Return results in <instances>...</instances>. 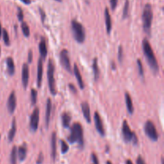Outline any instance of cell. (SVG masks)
I'll use <instances>...</instances> for the list:
<instances>
[{
    "instance_id": "cell-22",
    "label": "cell",
    "mask_w": 164,
    "mask_h": 164,
    "mask_svg": "<svg viewBox=\"0 0 164 164\" xmlns=\"http://www.w3.org/2000/svg\"><path fill=\"white\" fill-rule=\"evenodd\" d=\"M125 101H126V109H127V111L129 112V114L132 115L134 113L133 102H132L131 97V95L127 92L125 93Z\"/></svg>"
},
{
    "instance_id": "cell-47",
    "label": "cell",
    "mask_w": 164,
    "mask_h": 164,
    "mask_svg": "<svg viewBox=\"0 0 164 164\" xmlns=\"http://www.w3.org/2000/svg\"><path fill=\"white\" fill-rule=\"evenodd\" d=\"M56 1H58V2H61L62 0H56Z\"/></svg>"
},
{
    "instance_id": "cell-11",
    "label": "cell",
    "mask_w": 164,
    "mask_h": 164,
    "mask_svg": "<svg viewBox=\"0 0 164 164\" xmlns=\"http://www.w3.org/2000/svg\"><path fill=\"white\" fill-rule=\"evenodd\" d=\"M16 104H17V99H16V92L12 91L10 94L7 99V110L10 114H12L16 111Z\"/></svg>"
},
{
    "instance_id": "cell-31",
    "label": "cell",
    "mask_w": 164,
    "mask_h": 164,
    "mask_svg": "<svg viewBox=\"0 0 164 164\" xmlns=\"http://www.w3.org/2000/svg\"><path fill=\"white\" fill-rule=\"evenodd\" d=\"M128 11H129V1L126 0L124 4L123 12H122V19H126L128 16Z\"/></svg>"
},
{
    "instance_id": "cell-43",
    "label": "cell",
    "mask_w": 164,
    "mask_h": 164,
    "mask_svg": "<svg viewBox=\"0 0 164 164\" xmlns=\"http://www.w3.org/2000/svg\"><path fill=\"white\" fill-rule=\"evenodd\" d=\"M111 67H112V70H115L116 69V67H115V64L114 62H112V63H111Z\"/></svg>"
},
{
    "instance_id": "cell-46",
    "label": "cell",
    "mask_w": 164,
    "mask_h": 164,
    "mask_svg": "<svg viewBox=\"0 0 164 164\" xmlns=\"http://www.w3.org/2000/svg\"><path fill=\"white\" fill-rule=\"evenodd\" d=\"M106 164H112V163H111V161H107V163Z\"/></svg>"
},
{
    "instance_id": "cell-17",
    "label": "cell",
    "mask_w": 164,
    "mask_h": 164,
    "mask_svg": "<svg viewBox=\"0 0 164 164\" xmlns=\"http://www.w3.org/2000/svg\"><path fill=\"white\" fill-rule=\"evenodd\" d=\"M73 71H74V76H75V78H76L77 82H78V86H79V87L82 90V89H84V86H84V82L83 80H82L80 71H79V69H78V66H77L76 64H74V69H73Z\"/></svg>"
},
{
    "instance_id": "cell-33",
    "label": "cell",
    "mask_w": 164,
    "mask_h": 164,
    "mask_svg": "<svg viewBox=\"0 0 164 164\" xmlns=\"http://www.w3.org/2000/svg\"><path fill=\"white\" fill-rule=\"evenodd\" d=\"M118 59L119 63H122V59H123V50H122V47H118Z\"/></svg>"
},
{
    "instance_id": "cell-25",
    "label": "cell",
    "mask_w": 164,
    "mask_h": 164,
    "mask_svg": "<svg viewBox=\"0 0 164 164\" xmlns=\"http://www.w3.org/2000/svg\"><path fill=\"white\" fill-rule=\"evenodd\" d=\"M7 67V72L8 74L11 76L16 72V67H15V63L14 60L11 57H8L6 60Z\"/></svg>"
},
{
    "instance_id": "cell-26",
    "label": "cell",
    "mask_w": 164,
    "mask_h": 164,
    "mask_svg": "<svg viewBox=\"0 0 164 164\" xmlns=\"http://www.w3.org/2000/svg\"><path fill=\"white\" fill-rule=\"evenodd\" d=\"M17 147L15 146L13 147L11 152V156H10V162L11 164H17Z\"/></svg>"
},
{
    "instance_id": "cell-19",
    "label": "cell",
    "mask_w": 164,
    "mask_h": 164,
    "mask_svg": "<svg viewBox=\"0 0 164 164\" xmlns=\"http://www.w3.org/2000/svg\"><path fill=\"white\" fill-rule=\"evenodd\" d=\"M17 155L19 156V160L20 161H23L25 160V158L27 157V143H23L20 147H19L17 151Z\"/></svg>"
},
{
    "instance_id": "cell-37",
    "label": "cell",
    "mask_w": 164,
    "mask_h": 164,
    "mask_svg": "<svg viewBox=\"0 0 164 164\" xmlns=\"http://www.w3.org/2000/svg\"><path fill=\"white\" fill-rule=\"evenodd\" d=\"M33 59V52L31 50H29L28 51V59H27V63H31Z\"/></svg>"
},
{
    "instance_id": "cell-10",
    "label": "cell",
    "mask_w": 164,
    "mask_h": 164,
    "mask_svg": "<svg viewBox=\"0 0 164 164\" xmlns=\"http://www.w3.org/2000/svg\"><path fill=\"white\" fill-rule=\"evenodd\" d=\"M94 121H95V128L97 131L99 132V134L101 136H105L106 131L105 129H104V126H103V121H102V118L99 115V113L96 111L94 115Z\"/></svg>"
},
{
    "instance_id": "cell-45",
    "label": "cell",
    "mask_w": 164,
    "mask_h": 164,
    "mask_svg": "<svg viewBox=\"0 0 164 164\" xmlns=\"http://www.w3.org/2000/svg\"><path fill=\"white\" fill-rule=\"evenodd\" d=\"M126 164H133V162H132L130 159H127L126 162Z\"/></svg>"
},
{
    "instance_id": "cell-2",
    "label": "cell",
    "mask_w": 164,
    "mask_h": 164,
    "mask_svg": "<svg viewBox=\"0 0 164 164\" xmlns=\"http://www.w3.org/2000/svg\"><path fill=\"white\" fill-rule=\"evenodd\" d=\"M69 143H77L78 147L81 149L83 148L84 139H83V130L82 126L78 122H74L71 128V133L67 137Z\"/></svg>"
},
{
    "instance_id": "cell-40",
    "label": "cell",
    "mask_w": 164,
    "mask_h": 164,
    "mask_svg": "<svg viewBox=\"0 0 164 164\" xmlns=\"http://www.w3.org/2000/svg\"><path fill=\"white\" fill-rule=\"evenodd\" d=\"M136 164H146L145 161H144V159L143 158V157L142 156H139L137 158V159H136Z\"/></svg>"
},
{
    "instance_id": "cell-28",
    "label": "cell",
    "mask_w": 164,
    "mask_h": 164,
    "mask_svg": "<svg viewBox=\"0 0 164 164\" xmlns=\"http://www.w3.org/2000/svg\"><path fill=\"white\" fill-rule=\"evenodd\" d=\"M2 39H3L4 43L6 44L7 46H9L10 43H11V41H10L9 34H8V32L6 29H2Z\"/></svg>"
},
{
    "instance_id": "cell-39",
    "label": "cell",
    "mask_w": 164,
    "mask_h": 164,
    "mask_svg": "<svg viewBox=\"0 0 164 164\" xmlns=\"http://www.w3.org/2000/svg\"><path fill=\"white\" fill-rule=\"evenodd\" d=\"M39 13H40L42 22V23H44V22H45V18H46V15H45V12H44L43 10H42L41 8H39Z\"/></svg>"
},
{
    "instance_id": "cell-44",
    "label": "cell",
    "mask_w": 164,
    "mask_h": 164,
    "mask_svg": "<svg viewBox=\"0 0 164 164\" xmlns=\"http://www.w3.org/2000/svg\"><path fill=\"white\" fill-rule=\"evenodd\" d=\"M2 25H1V23H0V37L2 36Z\"/></svg>"
},
{
    "instance_id": "cell-35",
    "label": "cell",
    "mask_w": 164,
    "mask_h": 164,
    "mask_svg": "<svg viewBox=\"0 0 164 164\" xmlns=\"http://www.w3.org/2000/svg\"><path fill=\"white\" fill-rule=\"evenodd\" d=\"M43 160H44L43 154H42V152H40V154H39V155H38V159L36 160V164H42V162H43Z\"/></svg>"
},
{
    "instance_id": "cell-21",
    "label": "cell",
    "mask_w": 164,
    "mask_h": 164,
    "mask_svg": "<svg viewBox=\"0 0 164 164\" xmlns=\"http://www.w3.org/2000/svg\"><path fill=\"white\" fill-rule=\"evenodd\" d=\"M62 125L64 128L70 127V124L71 121V115L68 112H63L61 115Z\"/></svg>"
},
{
    "instance_id": "cell-15",
    "label": "cell",
    "mask_w": 164,
    "mask_h": 164,
    "mask_svg": "<svg viewBox=\"0 0 164 164\" xmlns=\"http://www.w3.org/2000/svg\"><path fill=\"white\" fill-rule=\"evenodd\" d=\"M42 74H43V65H42V59H38V72H37V86L38 88L41 87L42 80Z\"/></svg>"
},
{
    "instance_id": "cell-41",
    "label": "cell",
    "mask_w": 164,
    "mask_h": 164,
    "mask_svg": "<svg viewBox=\"0 0 164 164\" xmlns=\"http://www.w3.org/2000/svg\"><path fill=\"white\" fill-rule=\"evenodd\" d=\"M110 1H111V9L115 10L117 6V3H118V0H110Z\"/></svg>"
},
{
    "instance_id": "cell-12",
    "label": "cell",
    "mask_w": 164,
    "mask_h": 164,
    "mask_svg": "<svg viewBox=\"0 0 164 164\" xmlns=\"http://www.w3.org/2000/svg\"><path fill=\"white\" fill-rule=\"evenodd\" d=\"M29 82V67L28 64L24 63L22 67V83L24 89H27Z\"/></svg>"
},
{
    "instance_id": "cell-7",
    "label": "cell",
    "mask_w": 164,
    "mask_h": 164,
    "mask_svg": "<svg viewBox=\"0 0 164 164\" xmlns=\"http://www.w3.org/2000/svg\"><path fill=\"white\" fill-rule=\"evenodd\" d=\"M144 132L151 141L156 142L158 140V135L156 127H155V124L151 120H147L144 124Z\"/></svg>"
},
{
    "instance_id": "cell-23",
    "label": "cell",
    "mask_w": 164,
    "mask_h": 164,
    "mask_svg": "<svg viewBox=\"0 0 164 164\" xmlns=\"http://www.w3.org/2000/svg\"><path fill=\"white\" fill-rule=\"evenodd\" d=\"M16 131H17V124H16V118H14L11 122V130L9 131V133H8V140L10 142L13 141L14 138L16 136Z\"/></svg>"
},
{
    "instance_id": "cell-36",
    "label": "cell",
    "mask_w": 164,
    "mask_h": 164,
    "mask_svg": "<svg viewBox=\"0 0 164 164\" xmlns=\"http://www.w3.org/2000/svg\"><path fill=\"white\" fill-rule=\"evenodd\" d=\"M91 159L92 162H93V164H99L97 155H96L95 153H92L91 154Z\"/></svg>"
},
{
    "instance_id": "cell-20",
    "label": "cell",
    "mask_w": 164,
    "mask_h": 164,
    "mask_svg": "<svg viewBox=\"0 0 164 164\" xmlns=\"http://www.w3.org/2000/svg\"><path fill=\"white\" fill-rule=\"evenodd\" d=\"M52 109V103L51 99H47L46 107V115H45V122H46V126L48 127L50 123V119H51V114Z\"/></svg>"
},
{
    "instance_id": "cell-34",
    "label": "cell",
    "mask_w": 164,
    "mask_h": 164,
    "mask_svg": "<svg viewBox=\"0 0 164 164\" xmlns=\"http://www.w3.org/2000/svg\"><path fill=\"white\" fill-rule=\"evenodd\" d=\"M17 17L19 19V20L20 22H23V17H24V14H23V10L21 7H18V13H17Z\"/></svg>"
},
{
    "instance_id": "cell-14",
    "label": "cell",
    "mask_w": 164,
    "mask_h": 164,
    "mask_svg": "<svg viewBox=\"0 0 164 164\" xmlns=\"http://www.w3.org/2000/svg\"><path fill=\"white\" fill-rule=\"evenodd\" d=\"M51 146V157L53 160L55 161L56 158V154H57V135H56V132L52 133Z\"/></svg>"
},
{
    "instance_id": "cell-30",
    "label": "cell",
    "mask_w": 164,
    "mask_h": 164,
    "mask_svg": "<svg viewBox=\"0 0 164 164\" xmlns=\"http://www.w3.org/2000/svg\"><path fill=\"white\" fill-rule=\"evenodd\" d=\"M137 66L139 74H140L142 78H143V76H144V70H143V63H142V61L140 59H137Z\"/></svg>"
},
{
    "instance_id": "cell-38",
    "label": "cell",
    "mask_w": 164,
    "mask_h": 164,
    "mask_svg": "<svg viewBox=\"0 0 164 164\" xmlns=\"http://www.w3.org/2000/svg\"><path fill=\"white\" fill-rule=\"evenodd\" d=\"M68 86H69V88H70V91H71L72 93H74V94L78 93V91H77V89L75 88V86H74L72 83H69Z\"/></svg>"
},
{
    "instance_id": "cell-42",
    "label": "cell",
    "mask_w": 164,
    "mask_h": 164,
    "mask_svg": "<svg viewBox=\"0 0 164 164\" xmlns=\"http://www.w3.org/2000/svg\"><path fill=\"white\" fill-rule=\"evenodd\" d=\"M21 1L23 2V3L27 4V5H29V4L31 2V0H21Z\"/></svg>"
},
{
    "instance_id": "cell-48",
    "label": "cell",
    "mask_w": 164,
    "mask_h": 164,
    "mask_svg": "<svg viewBox=\"0 0 164 164\" xmlns=\"http://www.w3.org/2000/svg\"><path fill=\"white\" fill-rule=\"evenodd\" d=\"M0 54H1V47H0Z\"/></svg>"
},
{
    "instance_id": "cell-32",
    "label": "cell",
    "mask_w": 164,
    "mask_h": 164,
    "mask_svg": "<svg viewBox=\"0 0 164 164\" xmlns=\"http://www.w3.org/2000/svg\"><path fill=\"white\" fill-rule=\"evenodd\" d=\"M60 143H61V152L63 153V154H66V153L69 151L68 144H67V143H66V141H64V140H61Z\"/></svg>"
},
{
    "instance_id": "cell-4",
    "label": "cell",
    "mask_w": 164,
    "mask_h": 164,
    "mask_svg": "<svg viewBox=\"0 0 164 164\" xmlns=\"http://www.w3.org/2000/svg\"><path fill=\"white\" fill-rule=\"evenodd\" d=\"M71 31L73 37L78 43H82L86 39V31L83 26L75 19L71 21Z\"/></svg>"
},
{
    "instance_id": "cell-18",
    "label": "cell",
    "mask_w": 164,
    "mask_h": 164,
    "mask_svg": "<svg viewBox=\"0 0 164 164\" xmlns=\"http://www.w3.org/2000/svg\"><path fill=\"white\" fill-rule=\"evenodd\" d=\"M38 49H39V53H40L41 58L42 59H46V57L47 56V47L46 40L45 38H42L39 42V46H38Z\"/></svg>"
},
{
    "instance_id": "cell-9",
    "label": "cell",
    "mask_w": 164,
    "mask_h": 164,
    "mask_svg": "<svg viewBox=\"0 0 164 164\" xmlns=\"http://www.w3.org/2000/svg\"><path fill=\"white\" fill-rule=\"evenodd\" d=\"M38 123H39V109L38 107H35L30 118L29 126L31 131L35 132L38 130Z\"/></svg>"
},
{
    "instance_id": "cell-6",
    "label": "cell",
    "mask_w": 164,
    "mask_h": 164,
    "mask_svg": "<svg viewBox=\"0 0 164 164\" xmlns=\"http://www.w3.org/2000/svg\"><path fill=\"white\" fill-rule=\"evenodd\" d=\"M122 133L125 143H132L134 145H137L138 143H139L137 135L135 132L131 131L126 120H124L122 122Z\"/></svg>"
},
{
    "instance_id": "cell-29",
    "label": "cell",
    "mask_w": 164,
    "mask_h": 164,
    "mask_svg": "<svg viewBox=\"0 0 164 164\" xmlns=\"http://www.w3.org/2000/svg\"><path fill=\"white\" fill-rule=\"evenodd\" d=\"M38 99V92L35 89H31V101L32 105H35Z\"/></svg>"
},
{
    "instance_id": "cell-8",
    "label": "cell",
    "mask_w": 164,
    "mask_h": 164,
    "mask_svg": "<svg viewBox=\"0 0 164 164\" xmlns=\"http://www.w3.org/2000/svg\"><path fill=\"white\" fill-rule=\"evenodd\" d=\"M59 59H60V63L63 66V68L69 73H71L72 69H71V61H70V58H69L68 51L66 49L62 50L60 54H59Z\"/></svg>"
},
{
    "instance_id": "cell-5",
    "label": "cell",
    "mask_w": 164,
    "mask_h": 164,
    "mask_svg": "<svg viewBox=\"0 0 164 164\" xmlns=\"http://www.w3.org/2000/svg\"><path fill=\"white\" fill-rule=\"evenodd\" d=\"M55 64L52 59H49L47 64V81L50 92L52 95H55L57 94L55 86Z\"/></svg>"
},
{
    "instance_id": "cell-1",
    "label": "cell",
    "mask_w": 164,
    "mask_h": 164,
    "mask_svg": "<svg viewBox=\"0 0 164 164\" xmlns=\"http://www.w3.org/2000/svg\"><path fill=\"white\" fill-rule=\"evenodd\" d=\"M142 47H143V54H144V55H145L146 59H147L149 67H150L151 71H153V73L156 74L159 71V67H158V61H157L156 58H155L152 47H151V44H150V42H149V41L147 40V38H144L143 40Z\"/></svg>"
},
{
    "instance_id": "cell-13",
    "label": "cell",
    "mask_w": 164,
    "mask_h": 164,
    "mask_svg": "<svg viewBox=\"0 0 164 164\" xmlns=\"http://www.w3.org/2000/svg\"><path fill=\"white\" fill-rule=\"evenodd\" d=\"M81 108H82L83 117L85 118L86 122H87L88 123H90V122H91V117L90 106H89L87 102H83V103H82V104H81Z\"/></svg>"
},
{
    "instance_id": "cell-16",
    "label": "cell",
    "mask_w": 164,
    "mask_h": 164,
    "mask_svg": "<svg viewBox=\"0 0 164 164\" xmlns=\"http://www.w3.org/2000/svg\"><path fill=\"white\" fill-rule=\"evenodd\" d=\"M104 18H105V24L106 29H107V33L110 34L112 29V22H111V18L110 12H109L108 8H106L104 11Z\"/></svg>"
},
{
    "instance_id": "cell-27",
    "label": "cell",
    "mask_w": 164,
    "mask_h": 164,
    "mask_svg": "<svg viewBox=\"0 0 164 164\" xmlns=\"http://www.w3.org/2000/svg\"><path fill=\"white\" fill-rule=\"evenodd\" d=\"M21 28H22V31H23V34L25 37H29L30 36V28H29L28 25L26 22H22L21 24Z\"/></svg>"
},
{
    "instance_id": "cell-49",
    "label": "cell",
    "mask_w": 164,
    "mask_h": 164,
    "mask_svg": "<svg viewBox=\"0 0 164 164\" xmlns=\"http://www.w3.org/2000/svg\"><path fill=\"white\" fill-rule=\"evenodd\" d=\"M0 139H1V135H0Z\"/></svg>"
},
{
    "instance_id": "cell-24",
    "label": "cell",
    "mask_w": 164,
    "mask_h": 164,
    "mask_svg": "<svg viewBox=\"0 0 164 164\" xmlns=\"http://www.w3.org/2000/svg\"><path fill=\"white\" fill-rule=\"evenodd\" d=\"M92 69H93L94 74V79L95 82L99 80V74H100V71H99V65H98V59L95 58L93 59V63H92Z\"/></svg>"
},
{
    "instance_id": "cell-3",
    "label": "cell",
    "mask_w": 164,
    "mask_h": 164,
    "mask_svg": "<svg viewBox=\"0 0 164 164\" xmlns=\"http://www.w3.org/2000/svg\"><path fill=\"white\" fill-rule=\"evenodd\" d=\"M153 20V11L151 4H146L143 11L142 21H143V31L147 34H151V24Z\"/></svg>"
}]
</instances>
